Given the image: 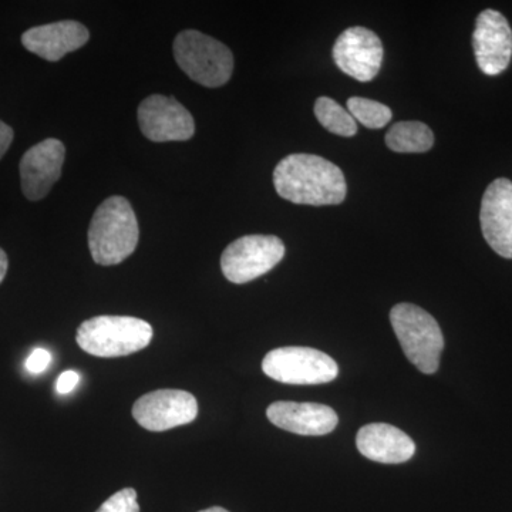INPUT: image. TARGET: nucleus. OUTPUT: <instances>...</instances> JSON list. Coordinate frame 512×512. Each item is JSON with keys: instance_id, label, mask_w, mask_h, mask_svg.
<instances>
[{"instance_id": "nucleus-5", "label": "nucleus", "mask_w": 512, "mask_h": 512, "mask_svg": "<svg viewBox=\"0 0 512 512\" xmlns=\"http://www.w3.org/2000/svg\"><path fill=\"white\" fill-rule=\"evenodd\" d=\"M173 50L178 67L195 83L215 89L231 79L234 55L220 40L188 29L175 37Z\"/></svg>"}, {"instance_id": "nucleus-8", "label": "nucleus", "mask_w": 512, "mask_h": 512, "mask_svg": "<svg viewBox=\"0 0 512 512\" xmlns=\"http://www.w3.org/2000/svg\"><path fill=\"white\" fill-rule=\"evenodd\" d=\"M137 117L141 133L154 143L187 141L195 134L190 111L174 97L163 94L147 97L138 106Z\"/></svg>"}, {"instance_id": "nucleus-1", "label": "nucleus", "mask_w": 512, "mask_h": 512, "mask_svg": "<svg viewBox=\"0 0 512 512\" xmlns=\"http://www.w3.org/2000/svg\"><path fill=\"white\" fill-rule=\"evenodd\" d=\"M274 184L284 200L315 207L342 204L348 192L338 165L313 154H291L279 161Z\"/></svg>"}, {"instance_id": "nucleus-15", "label": "nucleus", "mask_w": 512, "mask_h": 512, "mask_svg": "<svg viewBox=\"0 0 512 512\" xmlns=\"http://www.w3.org/2000/svg\"><path fill=\"white\" fill-rule=\"evenodd\" d=\"M266 416L279 429L299 436H325L339 423L335 410L318 403L276 402L268 407Z\"/></svg>"}, {"instance_id": "nucleus-23", "label": "nucleus", "mask_w": 512, "mask_h": 512, "mask_svg": "<svg viewBox=\"0 0 512 512\" xmlns=\"http://www.w3.org/2000/svg\"><path fill=\"white\" fill-rule=\"evenodd\" d=\"M13 137H15L13 128L0 120V160H2L3 156H5L6 151L9 150L10 144H12L13 141Z\"/></svg>"}, {"instance_id": "nucleus-11", "label": "nucleus", "mask_w": 512, "mask_h": 512, "mask_svg": "<svg viewBox=\"0 0 512 512\" xmlns=\"http://www.w3.org/2000/svg\"><path fill=\"white\" fill-rule=\"evenodd\" d=\"M66 148L60 140L47 138L29 148L20 161V183L29 201L43 200L60 180Z\"/></svg>"}, {"instance_id": "nucleus-10", "label": "nucleus", "mask_w": 512, "mask_h": 512, "mask_svg": "<svg viewBox=\"0 0 512 512\" xmlns=\"http://www.w3.org/2000/svg\"><path fill=\"white\" fill-rule=\"evenodd\" d=\"M382 40L366 28L346 29L333 46V60L343 73L357 82H372L383 62Z\"/></svg>"}, {"instance_id": "nucleus-2", "label": "nucleus", "mask_w": 512, "mask_h": 512, "mask_svg": "<svg viewBox=\"0 0 512 512\" xmlns=\"http://www.w3.org/2000/svg\"><path fill=\"white\" fill-rule=\"evenodd\" d=\"M140 229L127 198L114 195L101 202L89 228V249L101 266L119 265L136 251Z\"/></svg>"}, {"instance_id": "nucleus-19", "label": "nucleus", "mask_w": 512, "mask_h": 512, "mask_svg": "<svg viewBox=\"0 0 512 512\" xmlns=\"http://www.w3.org/2000/svg\"><path fill=\"white\" fill-rule=\"evenodd\" d=\"M348 111L352 114L353 119L372 130L387 126L393 117L389 107L379 101L363 99V97H350Z\"/></svg>"}, {"instance_id": "nucleus-14", "label": "nucleus", "mask_w": 512, "mask_h": 512, "mask_svg": "<svg viewBox=\"0 0 512 512\" xmlns=\"http://www.w3.org/2000/svg\"><path fill=\"white\" fill-rule=\"evenodd\" d=\"M89 39V29L82 23L62 20L26 30L22 35V45L47 62H59L64 56L86 45Z\"/></svg>"}, {"instance_id": "nucleus-4", "label": "nucleus", "mask_w": 512, "mask_h": 512, "mask_svg": "<svg viewBox=\"0 0 512 512\" xmlns=\"http://www.w3.org/2000/svg\"><path fill=\"white\" fill-rule=\"evenodd\" d=\"M390 322L410 363L424 375H434L444 349V336L437 320L413 303H399L390 312Z\"/></svg>"}, {"instance_id": "nucleus-22", "label": "nucleus", "mask_w": 512, "mask_h": 512, "mask_svg": "<svg viewBox=\"0 0 512 512\" xmlns=\"http://www.w3.org/2000/svg\"><path fill=\"white\" fill-rule=\"evenodd\" d=\"M80 382V375L74 370H66L59 376L56 382V390L59 394H69L76 389L77 384Z\"/></svg>"}, {"instance_id": "nucleus-13", "label": "nucleus", "mask_w": 512, "mask_h": 512, "mask_svg": "<svg viewBox=\"0 0 512 512\" xmlns=\"http://www.w3.org/2000/svg\"><path fill=\"white\" fill-rule=\"evenodd\" d=\"M480 222L487 244L498 255L512 259V183L507 178L488 185L481 201Z\"/></svg>"}, {"instance_id": "nucleus-12", "label": "nucleus", "mask_w": 512, "mask_h": 512, "mask_svg": "<svg viewBox=\"0 0 512 512\" xmlns=\"http://www.w3.org/2000/svg\"><path fill=\"white\" fill-rule=\"evenodd\" d=\"M478 67L487 76H497L507 69L512 57V30L508 20L493 9L478 15L473 35Z\"/></svg>"}, {"instance_id": "nucleus-16", "label": "nucleus", "mask_w": 512, "mask_h": 512, "mask_svg": "<svg viewBox=\"0 0 512 512\" xmlns=\"http://www.w3.org/2000/svg\"><path fill=\"white\" fill-rule=\"evenodd\" d=\"M357 450L369 460L382 464H402L416 453V444L404 431L386 423L363 426L356 436Z\"/></svg>"}, {"instance_id": "nucleus-18", "label": "nucleus", "mask_w": 512, "mask_h": 512, "mask_svg": "<svg viewBox=\"0 0 512 512\" xmlns=\"http://www.w3.org/2000/svg\"><path fill=\"white\" fill-rule=\"evenodd\" d=\"M315 116L330 133L342 137H353L357 133L356 120L352 114L330 97H319L316 100Z\"/></svg>"}, {"instance_id": "nucleus-3", "label": "nucleus", "mask_w": 512, "mask_h": 512, "mask_svg": "<svg viewBox=\"0 0 512 512\" xmlns=\"http://www.w3.org/2000/svg\"><path fill=\"white\" fill-rule=\"evenodd\" d=\"M153 328L133 316H96L77 329V345L97 357H121L146 349L153 339Z\"/></svg>"}, {"instance_id": "nucleus-17", "label": "nucleus", "mask_w": 512, "mask_h": 512, "mask_svg": "<svg viewBox=\"0 0 512 512\" xmlns=\"http://www.w3.org/2000/svg\"><path fill=\"white\" fill-rule=\"evenodd\" d=\"M386 144L394 153H426L434 146V134L420 121H402L387 131Z\"/></svg>"}, {"instance_id": "nucleus-9", "label": "nucleus", "mask_w": 512, "mask_h": 512, "mask_svg": "<svg viewBox=\"0 0 512 512\" xmlns=\"http://www.w3.org/2000/svg\"><path fill=\"white\" fill-rule=\"evenodd\" d=\"M198 403L184 390L165 389L144 394L134 403L133 417L148 431H167L197 419Z\"/></svg>"}, {"instance_id": "nucleus-24", "label": "nucleus", "mask_w": 512, "mask_h": 512, "mask_svg": "<svg viewBox=\"0 0 512 512\" xmlns=\"http://www.w3.org/2000/svg\"><path fill=\"white\" fill-rule=\"evenodd\" d=\"M9 261L8 255L6 252L0 248V284H2L3 279H5L6 274H8Z\"/></svg>"}, {"instance_id": "nucleus-20", "label": "nucleus", "mask_w": 512, "mask_h": 512, "mask_svg": "<svg viewBox=\"0 0 512 512\" xmlns=\"http://www.w3.org/2000/svg\"><path fill=\"white\" fill-rule=\"evenodd\" d=\"M96 512H140L136 490L124 488L119 493L111 495Z\"/></svg>"}, {"instance_id": "nucleus-7", "label": "nucleus", "mask_w": 512, "mask_h": 512, "mask_svg": "<svg viewBox=\"0 0 512 512\" xmlns=\"http://www.w3.org/2000/svg\"><path fill=\"white\" fill-rule=\"evenodd\" d=\"M266 376L285 384H323L339 375L335 360L318 349L279 348L272 350L262 362Z\"/></svg>"}, {"instance_id": "nucleus-25", "label": "nucleus", "mask_w": 512, "mask_h": 512, "mask_svg": "<svg viewBox=\"0 0 512 512\" xmlns=\"http://www.w3.org/2000/svg\"><path fill=\"white\" fill-rule=\"evenodd\" d=\"M200 512H229L227 510H225V508H221V507H212V508H208V510H204V511H200Z\"/></svg>"}, {"instance_id": "nucleus-21", "label": "nucleus", "mask_w": 512, "mask_h": 512, "mask_svg": "<svg viewBox=\"0 0 512 512\" xmlns=\"http://www.w3.org/2000/svg\"><path fill=\"white\" fill-rule=\"evenodd\" d=\"M50 362H52V355H50L49 350L37 348L26 360V369L33 375H37V373L45 372Z\"/></svg>"}, {"instance_id": "nucleus-6", "label": "nucleus", "mask_w": 512, "mask_h": 512, "mask_svg": "<svg viewBox=\"0 0 512 512\" xmlns=\"http://www.w3.org/2000/svg\"><path fill=\"white\" fill-rule=\"evenodd\" d=\"M285 245L274 235H247L229 244L221 256L222 274L232 284H247L268 274L284 259Z\"/></svg>"}]
</instances>
